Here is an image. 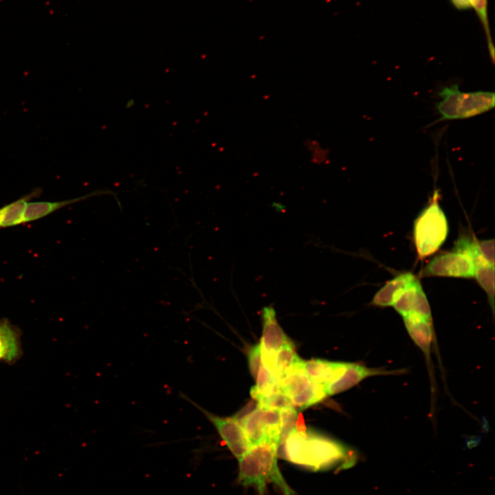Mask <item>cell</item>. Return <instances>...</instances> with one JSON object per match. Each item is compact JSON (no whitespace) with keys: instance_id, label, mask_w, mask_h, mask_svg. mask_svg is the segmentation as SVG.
Listing matches in <instances>:
<instances>
[{"instance_id":"5bb4252c","label":"cell","mask_w":495,"mask_h":495,"mask_svg":"<svg viewBox=\"0 0 495 495\" xmlns=\"http://www.w3.org/2000/svg\"><path fill=\"white\" fill-rule=\"evenodd\" d=\"M112 194L109 190H98L91 193L59 201H29L26 206L23 223L44 217L61 208L85 200L92 196Z\"/></svg>"},{"instance_id":"d4e9b609","label":"cell","mask_w":495,"mask_h":495,"mask_svg":"<svg viewBox=\"0 0 495 495\" xmlns=\"http://www.w3.org/2000/svg\"><path fill=\"white\" fill-rule=\"evenodd\" d=\"M478 247L482 256L485 260L490 265L494 266V241L490 240H478Z\"/></svg>"},{"instance_id":"4fadbf2b","label":"cell","mask_w":495,"mask_h":495,"mask_svg":"<svg viewBox=\"0 0 495 495\" xmlns=\"http://www.w3.org/2000/svg\"><path fill=\"white\" fill-rule=\"evenodd\" d=\"M417 279L410 272L399 274L388 281L373 296L371 305L388 307L395 303L401 294Z\"/></svg>"},{"instance_id":"44dd1931","label":"cell","mask_w":495,"mask_h":495,"mask_svg":"<svg viewBox=\"0 0 495 495\" xmlns=\"http://www.w3.org/2000/svg\"><path fill=\"white\" fill-rule=\"evenodd\" d=\"M304 147L313 164L322 165L329 160V149L325 148L319 140L307 138L304 141Z\"/></svg>"},{"instance_id":"e0dca14e","label":"cell","mask_w":495,"mask_h":495,"mask_svg":"<svg viewBox=\"0 0 495 495\" xmlns=\"http://www.w3.org/2000/svg\"><path fill=\"white\" fill-rule=\"evenodd\" d=\"M302 362L296 353L292 342L289 341L276 352L272 373L280 380L299 369Z\"/></svg>"},{"instance_id":"8fae6325","label":"cell","mask_w":495,"mask_h":495,"mask_svg":"<svg viewBox=\"0 0 495 495\" xmlns=\"http://www.w3.org/2000/svg\"><path fill=\"white\" fill-rule=\"evenodd\" d=\"M347 362H331L321 359L304 361L302 368L314 383L324 385L341 376Z\"/></svg>"},{"instance_id":"2e32d148","label":"cell","mask_w":495,"mask_h":495,"mask_svg":"<svg viewBox=\"0 0 495 495\" xmlns=\"http://www.w3.org/2000/svg\"><path fill=\"white\" fill-rule=\"evenodd\" d=\"M239 424L243 428L252 446L270 441V430L258 406L244 417Z\"/></svg>"},{"instance_id":"ba28073f","label":"cell","mask_w":495,"mask_h":495,"mask_svg":"<svg viewBox=\"0 0 495 495\" xmlns=\"http://www.w3.org/2000/svg\"><path fill=\"white\" fill-rule=\"evenodd\" d=\"M263 333L261 340L262 362L272 372L276 352L290 341L279 325L276 311L271 306L262 310Z\"/></svg>"},{"instance_id":"484cf974","label":"cell","mask_w":495,"mask_h":495,"mask_svg":"<svg viewBox=\"0 0 495 495\" xmlns=\"http://www.w3.org/2000/svg\"><path fill=\"white\" fill-rule=\"evenodd\" d=\"M452 5L459 10H466L472 8L469 0H450Z\"/></svg>"},{"instance_id":"7c38bea8","label":"cell","mask_w":495,"mask_h":495,"mask_svg":"<svg viewBox=\"0 0 495 495\" xmlns=\"http://www.w3.org/2000/svg\"><path fill=\"white\" fill-rule=\"evenodd\" d=\"M403 319L410 337L423 351L427 360H429L433 338L432 321L415 314L408 315L403 317Z\"/></svg>"},{"instance_id":"cb8c5ba5","label":"cell","mask_w":495,"mask_h":495,"mask_svg":"<svg viewBox=\"0 0 495 495\" xmlns=\"http://www.w3.org/2000/svg\"><path fill=\"white\" fill-rule=\"evenodd\" d=\"M262 364L261 344H254L248 353V365L250 373L256 380L260 366Z\"/></svg>"},{"instance_id":"277c9868","label":"cell","mask_w":495,"mask_h":495,"mask_svg":"<svg viewBox=\"0 0 495 495\" xmlns=\"http://www.w3.org/2000/svg\"><path fill=\"white\" fill-rule=\"evenodd\" d=\"M448 233V221L438 203V194L435 192L430 204L414 223L413 239L419 258L436 252L445 242Z\"/></svg>"},{"instance_id":"52a82bcc","label":"cell","mask_w":495,"mask_h":495,"mask_svg":"<svg viewBox=\"0 0 495 495\" xmlns=\"http://www.w3.org/2000/svg\"><path fill=\"white\" fill-rule=\"evenodd\" d=\"M422 276L474 277V265L469 256L453 250L437 255L421 272Z\"/></svg>"},{"instance_id":"30bf717a","label":"cell","mask_w":495,"mask_h":495,"mask_svg":"<svg viewBox=\"0 0 495 495\" xmlns=\"http://www.w3.org/2000/svg\"><path fill=\"white\" fill-rule=\"evenodd\" d=\"M393 306L402 317L415 314L432 321L429 302L417 278L401 294Z\"/></svg>"},{"instance_id":"3957f363","label":"cell","mask_w":495,"mask_h":495,"mask_svg":"<svg viewBox=\"0 0 495 495\" xmlns=\"http://www.w3.org/2000/svg\"><path fill=\"white\" fill-rule=\"evenodd\" d=\"M437 94L441 98L436 104L441 121L470 118L492 109L495 103L493 91H461L457 83L443 87Z\"/></svg>"},{"instance_id":"6da1fadb","label":"cell","mask_w":495,"mask_h":495,"mask_svg":"<svg viewBox=\"0 0 495 495\" xmlns=\"http://www.w3.org/2000/svg\"><path fill=\"white\" fill-rule=\"evenodd\" d=\"M277 456L292 463L318 471L351 468L357 461V454L341 442L307 430L300 435L296 428L278 446Z\"/></svg>"},{"instance_id":"7a4b0ae2","label":"cell","mask_w":495,"mask_h":495,"mask_svg":"<svg viewBox=\"0 0 495 495\" xmlns=\"http://www.w3.org/2000/svg\"><path fill=\"white\" fill-rule=\"evenodd\" d=\"M278 443L265 441L253 446L239 459L238 481L243 486H254L264 495L267 483L274 482L285 495L293 491L285 481L277 465Z\"/></svg>"},{"instance_id":"5b68a950","label":"cell","mask_w":495,"mask_h":495,"mask_svg":"<svg viewBox=\"0 0 495 495\" xmlns=\"http://www.w3.org/2000/svg\"><path fill=\"white\" fill-rule=\"evenodd\" d=\"M280 391L291 400L294 408L305 409L325 397L322 384L313 382L301 367L279 380Z\"/></svg>"},{"instance_id":"9c48e42d","label":"cell","mask_w":495,"mask_h":495,"mask_svg":"<svg viewBox=\"0 0 495 495\" xmlns=\"http://www.w3.org/2000/svg\"><path fill=\"white\" fill-rule=\"evenodd\" d=\"M399 371H385L382 368H368L358 363L347 362L343 373L338 379L323 385L326 395H333L355 386L364 379L381 375H395Z\"/></svg>"},{"instance_id":"8992f818","label":"cell","mask_w":495,"mask_h":495,"mask_svg":"<svg viewBox=\"0 0 495 495\" xmlns=\"http://www.w3.org/2000/svg\"><path fill=\"white\" fill-rule=\"evenodd\" d=\"M182 398L199 410L214 426L222 440L232 454L239 460L252 447L243 428L232 417H223L212 414L182 393Z\"/></svg>"},{"instance_id":"ac0fdd59","label":"cell","mask_w":495,"mask_h":495,"mask_svg":"<svg viewBox=\"0 0 495 495\" xmlns=\"http://www.w3.org/2000/svg\"><path fill=\"white\" fill-rule=\"evenodd\" d=\"M40 193L36 189L31 193L0 208V228L23 223V215L28 203Z\"/></svg>"},{"instance_id":"7402d4cb","label":"cell","mask_w":495,"mask_h":495,"mask_svg":"<svg viewBox=\"0 0 495 495\" xmlns=\"http://www.w3.org/2000/svg\"><path fill=\"white\" fill-rule=\"evenodd\" d=\"M256 401L260 408L266 409H278L280 410L289 407H294L289 398L281 391L260 397Z\"/></svg>"},{"instance_id":"d6986e66","label":"cell","mask_w":495,"mask_h":495,"mask_svg":"<svg viewBox=\"0 0 495 495\" xmlns=\"http://www.w3.org/2000/svg\"><path fill=\"white\" fill-rule=\"evenodd\" d=\"M474 265V277L485 292L492 313H494V266L486 261H478Z\"/></svg>"},{"instance_id":"603a6c76","label":"cell","mask_w":495,"mask_h":495,"mask_svg":"<svg viewBox=\"0 0 495 495\" xmlns=\"http://www.w3.org/2000/svg\"><path fill=\"white\" fill-rule=\"evenodd\" d=\"M281 420V430L278 444L283 442L287 437L295 429L297 420V411L294 407H289L280 410Z\"/></svg>"},{"instance_id":"ffe728a7","label":"cell","mask_w":495,"mask_h":495,"mask_svg":"<svg viewBox=\"0 0 495 495\" xmlns=\"http://www.w3.org/2000/svg\"><path fill=\"white\" fill-rule=\"evenodd\" d=\"M472 8L475 10L484 30L490 55L493 61L494 59V48L492 40L487 14V0H469Z\"/></svg>"},{"instance_id":"9a60e30c","label":"cell","mask_w":495,"mask_h":495,"mask_svg":"<svg viewBox=\"0 0 495 495\" xmlns=\"http://www.w3.org/2000/svg\"><path fill=\"white\" fill-rule=\"evenodd\" d=\"M21 348L20 331L10 322L3 319L0 321V360L14 363L20 358Z\"/></svg>"}]
</instances>
